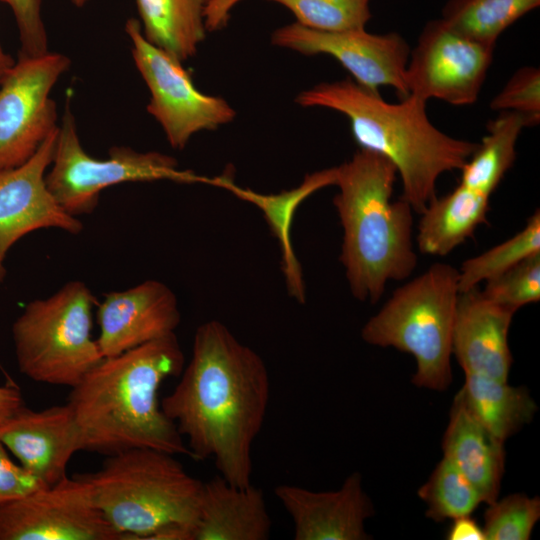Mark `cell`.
<instances>
[{
    "mask_svg": "<svg viewBox=\"0 0 540 540\" xmlns=\"http://www.w3.org/2000/svg\"><path fill=\"white\" fill-rule=\"evenodd\" d=\"M50 167L45 176L47 187L59 205L75 217L92 213L100 193L121 183L169 180L212 184V178L181 170L175 158L156 151L115 146L105 159L90 156L81 145L69 101L58 126Z\"/></svg>",
    "mask_w": 540,
    "mask_h": 540,
    "instance_id": "8",
    "label": "cell"
},
{
    "mask_svg": "<svg viewBox=\"0 0 540 540\" xmlns=\"http://www.w3.org/2000/svg\"><path fill=\"white\" fill-rule=\"evenodd\" d=\"M61 53L19 55L0 82V170L20 166L58 128L50 93L69 69Z\"/></svg>",
    "mask_w": 540,
    "mask_h": 540,
    "instance_id": "10",
    "label": "cell"
},
{
    "mask_svg": "<svg viewBox=\"0 0 540 540\" xmlns=\"http://www.w3.org/2000/svg\"><path fill=\"white\" fill-rule=\"evenodd\" d=\"M174 456L133 448L109 455L95 472L79 474L123 540H191L202 481Z\"/></svg>",
    "mask_w": 540,
    "mask_h": 540,
    "instance_id": "5",
    "label": "cell"
},
{
    "mask_svg": "<svg viewBox=\"0 0 540 540\" xmlns=\"http://www.w3.org/2000/svg\"><path fill=\"white\" fill-rule=\"evenodd\" d=\"M271 530L262 489L236 486L220 475L202 482L191 540H266Z\"/></svg>",
    "mask_w": 540,
    "mask_h": 540,
    "instance_id": "19",
    "label": "cell"
},
{
    "mask_svg": "<svg viewBox=\"0 0 540 540\" xmlns=\"http://www.w3.org/2000/svg\"><path fill=\"white\" fill-rule=\"evenodd\" d=\"M13 12L21 49L19 55L37 56L48 52V37L41 15V0H0Z\"/></svg>",
    "mask_w": 540,
    "mask_h": 540,
    "instance_id": "33",
    "label": "cell"
},
{
    "mask_svg": "<svg viewBox=\"0 0 540 540\" xmlns=\"http://www.w3.org/2000/svg\"><path fill=\"white\" fill-rule=\"evenodd\" d=\"M184 366L175 333L103 358L71 388L67 402L85 450L109 456L150 448L190 456L158 398L162 383L180 376Z\"/></svg>",
    "mask_w": 540,
    "mask_h": 540,
    "instance_id": "2",
    "label": "cell"
},
{
    "mask_svg": "<svg viewBox=\"0 0 540 540\" xmlns=\"http://www.w3.org/2000/svg\"><path fill=\"white\" fill-rule=\"evenodd\" d=\"M0 440L21 466L46 486L66 478L73 455L85 450L68 403L41 411L21 407L0 425Z\"/></svg>",
    "mask_w": 540,
    "mask_h": 540,
    "instance_id": "16",
    "label": "cell"
},
{
    "mask_svg": "<svg viewBox=\"0 0 540 540\" xmlns=\"http://www.w3.org/2000/svg\"><path fill=\"white\" fill-rule=\"evenodd\" d=\"M540 253V213L537 209L516 235L489 250L467 259L458 270L459 292L478 287L522 260Z\"/></svg>",
    "mask_w": 540,
    "mask_h": 540,
    "instance_id": "27",
    "label": "cell"
},
{
    "mask_svg": "<svg viewBox=\"0 0 540 540\" xmlns=\"http://www.w3.org/2000/svg\"><path fill=\"white\" fill-rule=\"evenodd\" d=\"M275 496L290 515L295 540H367L365 520L374 514L359 472L349 475L335 491L316 492L296 485H279Z\"/></svg>",
    "mask_w": 540,
    "mask_h": 540,
    "instance_id": "17",
    "label": "cell"
},
{
    "mask_svg": "<svg viewBox=\"0 0 540 540\" xmlns=\"http://www.w3.org/2000/svg\"><path fill=\"white\" fill-rule=\"evenodd\" d=\"M337 166L307 174L299 186L277 194H262L236 185L229 174L212 178V184L259 208L281 251V268L288 294L299 303L306 301L303 271L291 242V225L299 205L310 195L336 184Z\"/></svg>",
    "mask_w": 540,
    "mask_h": 540,
    "instance_id": "20",
    "label": "cell"
},
{
    "mask_svg": "<svg viewBox=\"0 0 540 540\" xmlns=\"http://www.w3.org/2000/svg\"><path fill=\"white\" fill-rule=\"evenodd\" d=\"M0 540H123L79 474L0 507Z\"/></svg>",
    "mask_w": 540,
    "mask_h": 540,
    "instance_id": "11",
    "label": "cell"
},
{
    "mask_svg": "<svg viewBox=\"0 0 540 540\" xmlns=\"http://www.w3.org/2000/svg\"><path fill=\"white\" fill-rule=\"evenodd\" d=\"M57 134L58 128L24 164L0 170V284L6 275L8 251L26 234L45 228L70 234L83 230L78 217L59 205L46 184Z\"/></svg>",
    "mask_w": 540,
    "mask_h": 540,
    "instance_id": "14",
    "label": "cell"
},
{
    "mask_svg": "<svg viewBox=\"0 0 540 540\" xmlns=\"http://www.w3.org/2000/svg\"><path fill=\"white\" fill-rule=\"evenodd\" d=\"M14 63L15 60L5 52L0 43V82Z\"/></svg>",
    "mask_w": 540,
    "mask_h": 540,
    "instance_id": "37",
    "label": "cell"
},
{
    "mask_svg": "<svg viewBox=\"0 0 540 540\" xmlns=\"http://www.w3.org/2000/svg\"><path fill=\"white\" fill-rule=\"evenodd\" d=\"M295 102L343 114L360 149L380 154L395 166L402 198L418 214L436 196L438 178L460 170L478 145L434 126L426 101L408 95L390 103L352 79L317 84L302 91Z\"/></svg>",
    "mask_w": 540,
    "mask_h": 540,
    "instance_id": "3",
    "label": "cell"
},
{
    "mask_svg": "<svg viewBox=\"0 0 540 540\" xmlns=\"http://www.w3.org/2000/svg\"><path fill=\"white\" fill-rule=\"evenodd\" d=\"M397 176L387 158L363 149L337 166L333 204L343 228L340 262L360 301L376 303L388 281L410 277L417 265L413 210L402 197L392 201Z\"/></svg>",
    "mask_w": 540,
    "mask_h": 540,
    "instance_id": "4",
    "label": "cell"
},
{
    "mask_svg": "<svg viewBox=\"0 0 540 540\" xmlns=\"http://www.w3.org/2000/svg\"><path fill=\"white\" fill-rule=\"evenodd\" d=\"M458 270L435 263L397 288L361 330L371 345L393 347L416 362L412 383L435 391L452 382V335L459 296Z\"/></svg>",
    "mask_w": 540,
    "mask_h": 540,
    "instance_id": "6",
    "label": "cell"
},
{
    "mask_svg": "<svg viewBox=\"0 0 540 540\" xmlns=\"http://www.w3.org/2000/svg\"><path fill=\"white\" fill-rule=\"evenodd\" d=\"M125 32L136 68L150 91L147 112L174 149H184L198 132L234 120L236 112L225 99L199 91L182 62L145 39L139 20L128 19Z\"/></svg>",
    "mask_w": 540,
    "mask_h": 540,
    "instance_id": "9",
    "label": "cell"
},
{
    "mask_svg": "<svg viewBox=\"0 0 540 540\" xmlns=\"http://www.w3.org/2000/svg\"><path fill=\"white\" fill-rule=\"evenodd\" d=\"M145 39L180 62L194 56L207 32L212 0H135Z\"/></svg>",
    "mask_w": 540,
    "mask_h": 540,
    "instance_id": "24",
    "label": "cell"
},
{
    "mask_svg": "<svg viewBox=\"0 0 540 540\" xmlns=\"http://www.w3.org/2000/svg\"><path fill=\"white\" fill-rule=\"evenodd\" d=\"M446 536L448 540H486L483 527L470 515L453 519Z\"/></svg>",
    "mask_w": 540,
    "mask_h": 540,
    "instance_id": "35",
    "label": "cell"
},
{
    "mask_svg": "<svg viewBox=\"0 0 540 540\" xmlns=\"http://www.w3.org/2000/svg\"><path fill=\"white\" fill-rule=\"evenodd\" d=\"M540 0H448L441 20L456 32L495 47L500 35Z\"/></svg>",
    "mask_w": 540,
    "mask_h": 540,
    "instance_id": "26",
    "label": "cell"
},
{
    "mask_svg": "<svg viewBox=\"0 0 540 540\" xmlns=\"http://www.w3.org/2000/svg\"><path fill=\"white\" fill-rule=\"evenodd\" d=\"M288 9L296 23L326 32L365 29L370 0H267Z\"/></svg>",
    "mask_w": 540,
    "mask_h": 540,
    "instance_id": "29",
    "label": "cell"
},
{
    "mask_svg": "<svg viewBox=\"0 0 540 540\" xmlns=\"http://www.w3.org/2000/svg\"><path fill=\"white\" fill-rule=\"evenodd\" d=\"M443 457L475 487L483 503L498 499L505 472L504 442L483 428L456 401L442 439Z\"/></svg>",
    "mask_w": 540,
    "mask_h": 540,
    "instance_id": "21",
    "label": "cell"
},
{
    "mask_svg": "<svg viewBox=\"0 0 540 540\" xmlns=\"http://www.w3.org/2000/svg\"><path fill=\"white\" fill-rule=\"evenodd\" d=\"M24 406L20 389L7 384L0 386V425Z\"/></svg>",
    "mask_w": 540,
    "mask_h": 540,
    "instance_id": "36",
    "label": "cell"
},
{
    "mask_svg": "<svg viewBox=\"0 0 540 540\" xmlns=\"http://www.w3.org/2000/svg\"><path fill=\"white\" fill-rule=\"evenodd\" d=\"M495 47L474 41L431 20L410 51L405 81L408 95L464 106L477 101Z\"/></svg>",
    "mask_w": 540,
    "mask_h": 540,
    "instance_id": "12",
    "label": "cell"
},
{
    "mask_svg": "<svg viewBox=\"0 0 540 540\" xmlns=\"http://www.w3.org/2000/svg\"><path fill=\"white\" fill-rule=\"evenodd\" d=\"M514 313L486 299L479 287L459 293L452 354L465 374L508 380L513 362L508 332Z\"/></svg>",
    "mask_w": 540,
    "mask_h": 540,
    "instance_id": "18",
    "label": "cell"
},
{
    "mask_svg": "<svg viewBox=\"0 0 540 540\" xmlns=\"http://www.w3.org/2000/svg\"><path fill=\"white\" fill-rule=\"evenodd\" d=\"M489 196L458 184L450 193L435 196L420 214L417 247L422 254L444 257L487 223Z\"/></svg>",
    "mask_w": 540,
    "mask_h": 540,
    "instance_id": "22",
    "label": "cell"
},
{
    "mask_svg": "<svg viewBox=\"0 0 540 540\" xmlns=\"http://www.w3.org/2000/svg\"><path fill=\"white\" fill-rule=\"evenodd\" d=\"M271 43L304 55H329L360 86L376 93L388 86L400 98L408 96L405 73L411 49L398 33L375 34L365 29L326 32L293 22L277 28Z\"/></svg>",
    "mask_w": 540,
    "mask_h": 540,
    "instance_id": "13",
    "label": "cell"
},
{
    "mask_svg": "<svg viewBox=\"0 0 540 540\" xmlns=\"http://www.w3.org/2000/svg\"><path fill=\"white\" fill-rule=\"evenodd\" d=\"M425 516L435 522L471 515L483 500L475 487L444 457L418 489Z\"/></svg>",
    "mask_w": 540,
    "mask_h": 540,
    "instance_id": "28",
    "label": "cell"
},
{
    "mask_svg": "<svg viewBox=\"0 0 540 540\" xmlns=\"http://www.w3.org/2000/svg\"><path fill=\"white\" fill-rule=\"evenodd\" d=\"M181 321L177 297L163 282L146 280L123 291L104 294L97 303L104 358L174 333Z\"/></svg>",
    "mask_w": 540,
    "mask_h": 540,
    "instance_id": "15",
    "label": "cell"
},
{
    "mask_svg": "<svg viewBox=\"0 0 540 540\" xmlns=\"http://www.w3.org/2000/svg\"><path fill=\"white\" fill-rule=\"evenodd\" d=\"M526 119L503 111L487 125V134L460 169L461 185L489 196L495 191L516 158V143Z\"/></svg>",
    "mask_w": 540,
    "mask_h": 540,
    "instance_id": "25",
    "label": "cell"
},
{
    "mask_svg": "<svg viewBox=\"0 0 540 540\" xmlns=\"http://www.w3.org/2000/svg\"><path fill=\"white\" fill-rule=\"evenodd\" d=\"M71 1L77 7H82L87 2V0H71Z\"/></svg>",
    "mask_w": 540,
    "mask_h": 540,
    "instance_id": "38",
    "label": "cell"
},
{
    "mask_svg": "<svg viewBox=\"0 0 540 540\" xmlns=\"http://www.w3.org/2000/svg\"><path fill=\"white\" fill-rule=\"evenodd\" d=\"M490 109L521 114L528 126L540 121V70L537 67L519 68L503 88L492 98Z\"/></svg>",
    "mask_w": 540,
    "mask_h": 540,
    "instance_id": "32",
    "label": "cell"
},
{
    "mask_svg": "<svg viewBox=\"0 0 540 540\" xmlns=\"http://www.w3.org/2000/svg\"><path fill=\"white\" fill-rule=\"evenodd\" d=\"M45 486L20 464L12 461L0 440V507Z\"/></svg>",
    "mask_w": 540,
    "mask_h": 540,
    "instance_id": "34",
    "label": "cell"
},
{
    "mask_svg": "<svg viewBox=\"0 0 540 540\" xmlns=\"http://www.w3.org/2000/svg\"><path fill=\"white\" fill-rule=\"evenodd\" d=\"M95 306L78 280L29 302L12 324L19 371L39 383L76 386L104 358L91 334Z\"/></svg>",
    "mask_w": 540,
    "mask_h": 540,
    "instance_id": "7",
    "label": "cell"
},
{
    "mask_svg": "<svg viewBox=\"0 0 540 540\" xmlns=\"http://www.w3.org/2000/svg\"><path fill=\"white\" fill-rule=\"evenodd\" d=\"M454 401L502 442L530 423L537 411L526 388L476 374H465L464 384Z\"/></svg>",
    "mask_w": 540,
    "mask_h": 540,
    "instance_id": "23",
    "label": "cell"
},
{
    "mask_svg": "<svg viewBox=\"0 0 540 540\" xmlns=\"http://www.w3.org/2000/svg\"><path fill=\"white\" fill-rule=\"evenodd\" d=\"M180 376L161 408L187 439L190 457L213 459L228 482L250 485L252 447L270 400L264 360L223 323L210 320L197 328Z\"/></svg>",
    "mask_w": 540,
    "mask_h": 540,
    "instance_id": "1",
    "label": "cell"
},
{
    "mask_svg": "<svg viewBox=\"0 0 540 540\" xmlns=\"http://www.w3.org/2000/svg\"><path fill=\"white\" fill-rule=\"evenodd\" d=\"M482 295L516 312L540 299V253L534 254L485 282Z\"/></svg>",
    "mask_w": 540,
    "mask_h": 540,
    "instance_id": "31",
    "label": "cell"
},
{
    "mask_svg": "<svg viewBox=\"0 0 540 540\" xmlns=\"http://www.w3.org/2000/svg\"><path fill=\"white\" fill-rule=\"evenodd\" d=\"M540 519V498L510 494L489 504L484 513L486 540H528Z\"/></svg>",
    "mask_w": 540,
    "mask_h": 540,
    "instance_id": "30",
    "label": "cell"
}]
</instances>
